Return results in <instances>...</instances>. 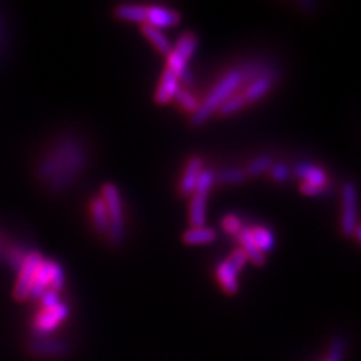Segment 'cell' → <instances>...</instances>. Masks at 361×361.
I'll return each mask as SVG.
<instances>
[{
    "mask_svg": "<svg viewBox=\"0 0 361 361\" xmlns=\"http://www.w3.org/2000/svg\"><path fill=\"white\" fill-rule=\"evenodd\" d=\"M86 161L85 144L74 136H67L41 160L36 175L41 181L47 182V189L51 193H62L69 189L85 170Z\"/></svg>",
    "mask_w": 361,
    "mask_h": 361,
    "instance_id": "obj_1",
    "label": "cell"
},
{
    "mask_svg": "<svg viewBox=\"0 0 361 361\" xmlns=\"http://www.w3.org/2000/svg\"><path fill=\"white\" fill-rule=\"evenodd\" d=\"M243 85V79L240 74L238 68H233L229 72L220 79L219 83L214 86V89L210 92L208 97L203 100L202 104H199V109L191 115V125L200 127L208 121L215 111H219L223 102L229 100L238 88Z\"/></svg>",
    "mask_w": 361,
    "mask_h": 361,
    "instance_id": "obj_2",
    "label": "cell"
},
{
    "mask_svg": "<svg viewBox=\"0 0 361 361\" xmlns=\"http://www.w3.org/2000/svg\"><path fill=\"white\" fill-rule=\"evenodd\" d=\"M102 200H104L107 215H109V238L110 241L119 245L123 240V214L121 196L115 184L102 185Z\"/></svg>",
    "mask_w": 361,
    "mask_h": 361,
    "instance_id": "obj_3",
    "label": "cell"
},
{
    "mask_svg": "<svg viewBox=\"0 0 361 361\" xmlns=\"http://www.w3.org/2000/svg\"><path fill=\"white\" fill-rule=\"evenodd\" d=\"M196 47H198V36H196L193 32H185L178 39L177 46H175L169 53L168 68L170 71H173L175 74L178 76V79L184 71L189 69L187 62L191 57V55L194 53Z\"/></svg>",
    "mask_w": 361,
    "mask_h": 361,
    "instance_id": "obj_4",
    "label": "cell"
},
{
    "mask_svg": "<svg viewBox=\"0 0 361 361\" xmlns=\"http://www.w3.org/2000/svg\"><path fill=\"white\" fill-rule=\"evenodd\" d=\"M44 262V257L38 252H30L26 254L25 264L22 265L18 271V280L15 283V289H14V297L15 300L23 301L29 298V292L30 287H32L35 274L38 271L39 265Z\"/></svg>",
    "mask_w": 361,
    "mask_h": 361,
    "instance_id": "obj_5",
    "label": "cell"
},
{
    "mask_svg": "<svg viewBox=\"0 0 361 361\" xmlns=\"http://www.w3.org/2000/svg\"><path fill=\"white\" fill-rule=\"evenodd\" d=\"M357 219V189L353 182H346L342 189V220H340V231H342L345 236L354 233L358 226Z\"/></svg>",
    "mask_w": 361,
    "mask_h": 361,
    "instance_id": "obj_6",
    "label": "cell"
},
{
    "mask_svg": "<svg viewBox=\"0 0 361 361\" xmlns=\"http://www.w3.org/2000/svg\"><path fill=\"white\" fill-rule=\"evenodd\" d=\"M69 315V308L65 303H59L53 308H48V311L41 312L36 319H35V333L38 336H46L48 333L53 332V329L60 324L64 322Z\"/></svg>",
    "mask_w": 361,
    "mask_h": 361,
    "instance_id": "obj_7",
    "label": "cell"
},
{
    "mask_svg": "<svg viewBox=\"0 0 361 361\" xmlns=\"http://www.w3.org/2000/svg\"><path fill=\"white\" fill-rule=\"evenodd\" d=\"M179 22L181 15L175 9L160 5L147 6V20H144V25H149L161 30L163 27L177 26Z\"/></svg>",
    "mask_w": 361,
    "mask_h": 361,
    "instance_id": "obj_8",
    "label": "cell"
},
{
    "mask_svg": "<svg viewBox=\"0 0 361 361\" xmlns=\"http://www.w3.org/2000/svg\"><path fill=\"white\" fill-rule=\"evenodd\" d=\"M238 69L243 79V85H249L259 79H271L273 81L278 79L277 68L270 64H265V62H247V64L240 65Z\"/></svg>",
    "mask_w": 361,
    "mask_h": 361,
    "instance_id": "obj_9",
    "label": "cell"
},
{
    "mask_svg": "<svg viewBox=\"0 0 361 361\" xmlns=\"http://www.w3.org/2000/svg\"><path fill=\"white\" fill-rule=\"evenodd\" d=\"M178 89H179L178 76L169 68H166L163 72L160 85H158V89L156 90V97H154V100H156L157 104H168L170 100L175 98V94H177Z\"/></svg>",
    "mask_w": 361,
    "mask_h": 361,
    "instance_id": "obj_10",
    "label": "cell"
},
{
    "mask_svg": "<svg viewBox=\"0 0 361 361\" xmlns=\"http://www.w3.org/2000/svg\"><path fill=\"white\" fill-rule=\"evenodd\" d=\"M203 170V161L200 157H193L190 158V161L187 163V168H185L184 172V177L181 181V193L182 196H190L194 189H196V184H198L199 179V175Z\"/></svg>",
    "mask_w": 361,
    "mask_h": 361,
    "instance_id": "obj_11",
    "label": "cell"
},
{
    "mask_svg": "<svg viewBox=\"0 0 361 361\" xmlns=\"http://www.w3.org/2000/svg\"><path fill=\"white\" fill-rule=\"evenodd\" d=\"M236 275H238V273L235 271L229 259L223 261L217 268V278H219L223 291L228 295H235L238 292V278H236Z\"/></svg>",
    "mask_w": 361,
    "mask_h": 361,
    "instance_id": "obj_12",
    "label": "cell"
},
{
    "mask_svg": "<svg viewBox=\"0 0 361 361\" xmlns=\"http://www.w3.org/2000/svg\"><path fill=\"white\" fill-rule=\"evenodd\" d=\"M238 241L243 244V250L245 252L247 257H249V261H252L254 265L257 266H262L266 262V257L265 254L259 250V247L256 245L254 240H253V235H252V228H245L240 232V235L236 236Z\"/></svg>",
    "mask_w": 361,
    "mask_h": 361,
    "instance_id": "obj_13",
    "label": "cell"
},
{
    "mask_svg": "<svg viewBox=\"0 0 361 361\" xmlns=\"http://www.w3.org/2000/svg\"><path fill=\"white\" fill-rule=\"evenodd\" d=\"M48 286H50V261H44L39 265L38 271L35 274L32 287H30V292H29V298H32V300H41V297L46 294V291H48Z\"/></svg>",
    "mask_w": 361,
    "mask_h": 361,
    "instance_id": "obj_14",
    "label": "cell"
},
{
    "mask_svg": "<svg viewBox=\"0 0 361 361\" xmlns=\"http://www.w3.org/2000/svg\"><path fill=\"white\" fill-rule=\"evenodd\" d=\"M206 198L208 194L194 191L190 202V224L193 228H202L206 220Z\"/></svg>",
    "mask_w": 361,
    "mask_h": 361,
    "instance_id": "obj_15",
    "label": "cell"
},
{
    "mask_svg": "<svg viewBox=\"0 0 361 361\" xmlns=\"http://www.w3.org/2000/svg\"><path fill=\"white\" fill-rule=\"evenodd\" d=\"M273 85H274V81L271 79L254 80V81H252V83L247 85V88L243 90L241 95L244 97L247 104H252V102H256L257 100L265 97L268 92L271 90Z\"/></svg>",
    "mask_w": 361,
    "mask_h": 361,
    "instance_id": "obj_16",
    "label": "cell"
},
{
    "mask_svg": "<svg viewBox=\"0 0 361 361\" xmlns=\"http://www.w3.org/2000/svg\"><path fill=\"white\" fill-rule=\"evenodd\" d=\"M115 15L125 22H134L144 25L147 20V6L144 5H132V4H123L115 8Z\"/></svg>",
    "mask_w": 361,
    "mask_h": 361,
    "instance_id": "obj_17",
    "label": "cell"
},
{
    "mask_svg": "<svg viewBox=\"0 0 361 361\" xmlns=\"http://www.w3.org/2000/svg\"><path fill=\"white\" fill-rule=\"evenodd\" d=\"M142 34L148 38L149 43L156 47L161 55L169 56V53L172 51V46L170 41L166 38L160 29L152 27L149 25H142Z\"/></svg>",
    "mask_w": 361,
    "mask_h": 361,
    "instance_id": "obj_18",
    "label": "cell"
},
{
    "mask_svg": "<svg viewBox=\"0 0 361 361\" xmlns=\"http://www.w3.org/2000/svg\"><path fill=\"white\" fill-rule=\"evenodd\" d=\"M295 173H297L298 178L304 179V182L318 185V187L325 189V184L328 182L327 181V173L322 169L312 166V164H300V166H297Z\"/></svg>",
    "mask_w": 361,
    "mask_h": 361,
    "instance_id": "obj_19",
    "label": "cell"
},
{
    "mask_svg": "<svg viewBox=\"0 0 361 361\" xmlns=\"http://www.w3.org/2000/svg\"><path fill=\"white\" fill-rule=\"evenodd\" d=\"M217 233L212 228H191L190 231L185 232L182 235V241L187 245H202V244H211L215 241Z\"/></svg>",
    "mask_w": 361,
    "mask_h": 361,
    "instance_id": "obj_20",
    "label": "cell"
},
{
    "mask_svg": "<svg viewBox=\"0 0 361 361\" xmlns=\"http://www.w3.org/2000/svg\"><path fill=\"white\" fill-rule=\"evenodd\" d=\"M90 214L92 222L100 233H109V215L104 200L101 198H94L90 200Z\"/></svg>",
    "mask_w": 361,
    "mask_h": 361,
    "instance_id": "obj_21",
    "label": "cell"
},
{
    "mask_svg": "<svg viewBox=\"0 0 361 361\" xmlns=\"http://www.w3.org/2000/svg\"><path fill=\"white\" fill-rule=\"evenodd\" d=\"M252 235L256 245L259 247V250L265 254L266 252H271L274 247V235L271 231H268L262 226H257V228H252Z\"/></svg>",
    "mask_w": 361,
    "mask_h": 361,
    "instance_id": "obj_22",
    "label": "cell"
},
{
    "mask_svg": "<svg viewBox=\"0 0 361 361\" xmlns=\"http://www.w3.org/2000/svg\"><path fill=\"white\" fill-rule=\"evenodd\" d=\"M32 348L38 354H62L68 349V346L59 340H36Z\"/></svg>",
    "mask_w": 361,
    "mask_h": 361,
    "instance_id": "obj_23",
    "label": "cell"
},
{
    "mask_svg": "<svg viewBox=\"0 0 361 361\" xmlns=\"http://www.w3.org/2000/svg\"><path fill=\"white\" fill-rule=\"evenodd\" d=\"M273 158L270 156H262L259 158L253 160L249 166H247V169L244 170L247 177H259V175L265 173L270 170L273 168Z\"/></svg>",
    "mask_w": 361,
    "mask_h": 361,
    "instance_id": "obj_24",
    "label": "cell"
},
{
    "mask_svg": "<svg viewBox=\"0 0 361 361\" xmlns=\"http://www.w3.org/2000/svg\"><path fill=\"white\" fill-rule=\"evenodd\" d=\"M247 106V102L244 100V97L241 94H233L229 100H226L222 107L219 109V113L222 116H229L233 115V113L243 110Z\"/></svg>",
    "mask_w": 361,
    "mask_h": 361,
    "instance_id": "obj_25",
    "label": "cell"
},
{
    "mask_svg": "<svg viewBox=\"0 0 361 361\" xmlns=\"http://www.w3.org/2000/svg\"><path fill=\"white\" fill-rule=\"evenodd\" d=\"M247 175L241 169H224L215 175V181L222 184H240L244 182Z\"/></svg>",
    "mask_w": 361,
    "mask_h": 361,
    "instance_id": "obj_26",
    "label": "cell"
},
{
    "mask_svg": "<svg viewBox=\"0 0 361 361\" xmlns=\"http://www.w3.org/2000/svg\"><path fill=\"white\" fill-rule=\"evenodd\" d=\"M175 98H177V101L179 102V104L182 106V109L185 110V111H189V113H193L199 109V101L194 98V95L193 94H190V92L187 90V89H182L181 86H179V89L177 90V94H175Z\"/></svg>",
    "mask_w": 361,
    "mask_h": 361,
    "instance_id": "obj_27",
    "label": "cell"
},
{
    "mask_svg": "<svg viewBox=\"0 0 361 361\" xmlns=\"http://www.w3.org/2000/svg\"><path fill=\"white\" fill-rule=\"evenodd\" d=\"M50 289L55 292L64 289V270L53 261H50Z\"/></svg>",
    "mask_w": 361,
    "mask_h": 361,
    "instance_id": "obj_28",
    "label": "cell"
},
{
    "mask_svg": "<svg viewBox=\"0 0 361 361\" xmlns=\"http://www.w3.org/2000/svg\"><path fill=\"white\" fill-rule=\"evenodd\" d=\"M345 349H346V342L342 336H337L332 348H329V354L324 361H343V355H345Z\"/></svg>",
    "mask_w": 361,
    "mask_h": 361,
    "instance_id": "obj_29",
    "label": "cell"
},
{
    "mask_svg": "<svg viewBox=\"0 0 361 361\" xmlns=\"http://www.w3.org/2000/svg\"><path fill=\"white\" fill-rule=\"evenodd\" d=\"M222 224H223L224 232L229 233V235H233V236H238L240 232L244 229L241 220H240L238 217H236L235 214L224 215V219H223V223H222Z\"/></svg>",
    "mask_w": 361,
    "mask_h": 361,
    "instance_id": "obj_30",
    "label": "cell"
},
{
    "mask_svg": "<svg viewBox=\"0 0 361 361\" xmlns=\"http://www.w3.org/2000/svg\"><path fill=\"white\" fill-rule=\"evenodd\" d=\"M229 262H231V265L235 268V271L240 273V271L243 270V268L245 266V264L249 262V257H247V254H245V252H244L243 249H236V250L231 254Z\"/></svg>",
    "mask_w": 361,
    "mask_h": 361,
    "instance_id": "obj_31",
    "label": "cell"
},
{
    "mask_svg": "<svg viewBox=\"0 0 361 361\" xmlns=\"http://www.w3.org/2000/svg\"><path fill=\"white\" fill-rule=\"evenodd\" d=\"M25 259H26V254L22 250H13L6 256V261H8L9 266H11L13 270H15L17 273L20 271V268H22V265L25 264Z\"/></svg>",
    "mask_w": 361,
    "mask_h": 361,
    "instance_id": "obj_32",
    "label": "cell"
},
{
    "mask_svg": "<svg viewBox=\"0 0 361 361\" xmlns=\"http://www.w3.org/2000/svg\"><path fill=\"white\" fill-rule=\"evenodd\" d=\"M41 303H43V307L46 308V311H48V308H53L55 306H57L60 303L59 292H55V291H51V289H48V291H46V294L41 297Z\"/></svg>",
    "mask_w": 361,
    "mask_h": 361,
    "instance_id": "obj_33",
    "label": "cell"
},
{
    "mask_svg": "<svg viewBox=\"0 0 361 361\" xmlns=\"http://www.w3.org/2000/svg\"><path fill=\"white\" fill-rule=\"evenodd\" d=\"M270 173L273 179L278 182H285L289 178V170L285 164H273V168L270 169Z\"/></svg>",
    "mask_w": 361,
    "mask_h": 361,
    "instance_id": "obj_34",
    "label": "cell"
},
{
    "mask_svg": "<svg viewBox=\"0 0 361 361\" xmlns=\"http://www.w3.org/2000/svg\"><path fill=\"white\" fill-rule=\"evenodd\" d=\"M300 190L303 194L306 196H316V194H321L324 187H318V185H313V184H308V182H303L300 185Z\"/></svg>",
    "mask_w": 361,
    "mask_h": 361,
    "instance_id": "obj_35",
    "label": "cell"
}]
</instances>
